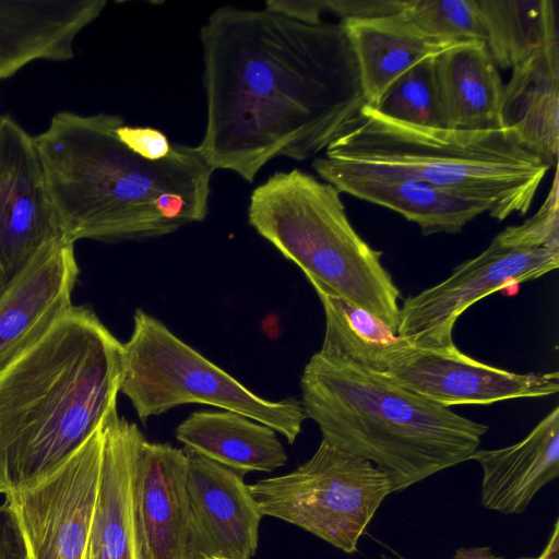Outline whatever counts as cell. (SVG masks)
Listing matches in <instances>:
<instances>
[{"mask_svg": "<svg viewBox=\"0 0 559 559\" xmlns=\"http://www.w3.org/2000/svg\"><path fill=\"white\" fill-rule=\"evenodd\" d=\"M433 57L419 61L404 72L371 108L380 116L394 121L443 128L437 100Z\"/></svg>", "mask_w": 559, "mask_h": 559, "instance_id": "26", "label": "cell"}, {"mask_svg": "<svg viewBox=\"0 0 559 559\" xmlns=\"http://www.w3.org/2000/svg\"><path fill=\"white\" fill-rule=\"evenodd\" d=\"M104 424L52 469L3 495L27 559H84L99 484Z\"/></svg>", "mask_w": 559, "mask_h": 559, "instance_id": "9", "label": "cell"}, {"mask_svg": "<svg viewBox=\"0 0 559 559\" xmlns=\"http://www.w3.org/2000/svg\"><path fill=\"white\" fill-rule=\"evenodd\" d=\"M105 0H0V81L36 60L68 61Z\"/></svg>", "mask_w": 559, "mask_h": 559, "instance_id": "16", "label": "cell"}, {"mask_svg": "<svg viewBox=\"0 0 559 559\" xmlns=\"http://www.w3.org/2000/svg\"><path fill=\"white\" fill-rule=\"evenodd\" d=\"M400 13L424 34L445 45L486 39L477 0H403Z\"/></svg>", "mask_w": 559, "mask_h": 559, "instance_id": "27", "label": "cell"}, {"mask_svg": "<svg viewBox=\"0 0 559 559\" xmlns=\"http://www.w3.org/2000/svg\"><path fill=\"white\" fill-rule=\"evenodd\" d=\"M248 222L310 284L371 312L395 333L401 290L353 227L341 192L300 169L277 171L251 193Z\"/></svg>", "mask_w": 559, "mask_h": 559, "instance_id": "6", "label": "cell"}, {"mask_svg": "<svg viewBox=\"0 0 559 559\" xmlns=\"http://www.w3.org/2000/svg\"><path fill=\"white\" fill-rule=\"evenodd\" d=\"M355 175L419 180L489 206L501 222L525 215L550 168L506 129L457 131L394 121L364 105L324 151Z\"/></svg>", "mask_w": 559, "mask_h": 559, "instance_id": "5", "label": "cell"}, {"mask_svg": "<svg viewBox=\"0 0 559 559\" xmlns=\"http://www.w3.org/2000/svg\"><path fill=\"white\" fill-rule=\"evenodd\" d=\"M547 559H559V540L554 544Z\"/></svg>", "mask_w": 559, "mask_h": 559, "instance_id": "36", "label": "cell"}, {"mask_svg": "<svg viewBox=\"0 0 559 559\" xmlns=\"http://www.w3.org/2000/svg\"><path fill=\"white\" fill-rule=\"evenodd\" d=\"M403 0H328V12L335 13L340 21L349 19H369L401 10Z\"/></svg>", "mask_w": 559, "mask_h": 559, "instance_id": "30", "label": "cell"}, {"mask_svg": "<svg viewBox=\"0 0 559 559\" xmlns=\"http://www.w3.org/2000/svg\"><path fill=\"white\" fill-rule=\"evenodd\" d=\"M559 540V522H555L549 539L538 557L534 558H519V559H547L554 544Z\"/></svg>", "mask_w": 559, "mask_h": 559, "instance_id": "34", "label": "cell"}, {"mask_svg": "<svg viewBox=\"0 0 559 559\" xmlns=\"http://www.w3.org/2000/svg\"><path fill=\"white\" fill-rule=\"evenodd\" d=\"M350 40L366 105L374 107L386 88L419 61L452 45L419 31L400 11L342 21Z\"/></svg>", "mask_w": 559, "mask_h": 559, "instance_id": "22", "label": "cell"}, {"mask_svg": "<svg viewBox=\"0 0 559 559\" xmlns=\"http://www.w3.org/2000/svg\"><path fill=\"white\" fill-rule=\"evenodd\" d=\"M265 9L306 23H319L328 12L326 0H269Z\"/></svg>", "mask_w": 559, "mask_h": 559, "instance_id": "31", "label": "cell"}, {"mask_svg": "<svg viewBox=\"0 0 559 559\" xmlns=\"http://www.w3.org/2000/svg\"><path fill=\"white\" fill-rule=\"evenodd\" d=\"M384 559H391V558H384Z\"/></svg>", "mask_w": 559, "mask_h": 559, "instance_id": "38", "label": "cell"}, {"mask_svg": "<svg viewBox=\"0 0 559 559\" xmlns=\"http://www.w3.org/2000/svg\"><path fill=\"white\" fill-rule=\"evenodd\" d=\"M84 559H109L102 550L87 547Z\"/></svg>", "mask_w": 559, "mask_h": 559, "instance_id": "35", "label": "cell"}, {"mask_svg": "<svg viewBox=\"0 0 559 559\" xmlns=\"http://www.w3.org/2000/svg\"><path fill=\"white\" fill-rule=\"evenodd\" d=\"M117 135L133 153L147 160H160L167 157L174 147V143L163 131L152 127H132L123 123L117 129Z\"/></svg>", "mask_w": 559, "mask_h": 559, "instance_id": "29", "label": "cell"}, {"mask_svg": "<svg viewBox=\"0 0 559 559\" xmlns=\"http://www.w3.org/2000/svg\"><path fill=\"white\" fill-rule=\"evenodd\" d=\"M200 38L206 119L198 147L214 170L252 182L276 157L316 158L366 104L342 21L224 5Z\"/></svg>", "mask_w": 559, "mask_h": 559, "instance_id": "1", "label": "cell"}, {"mask_svg": "<svg viewBox=\"0 0 559 559\" xmlns=\"http://www.w3.org/2000/svg\"><path fill=\"white\" fill-rule=\"evenodd\" d=\"M311 285L325 316L324 338L319 352L382 372L404 340L371 312L318 284Z\"/></svg>", "mask_w": 559, "mask_h": 559, "instance_id": "25", "label": "cell"}, {"mask_svg": "<svg viewBox=\"0 0 559 559\" xmlns=\"http://www.w3.org/2000/svg\"><path fill=\"white\" fill-rule=\"evenodd\" d=\"M300 388L322 440L371 462L392 492L471 460L488 431L380 371L320 352L305 366Z\"/></svg>", "mask_w": 559, "mask_h": 559, "instance_id": "4", "label": "cell"}, {"mask_svg": "<svg viewBox=\"0 0 559 559\" xmlns=\"http://www.w3.org/2000/svg\"><path fill=\"white\" fill-rule=\"evenodd\" d=\"M115 114H56L33 136L59 230L70 243L144 240L204 221L215 171L198 145L160 160L133 153Z\"/></svg>", "mask_w": 559, "mask_h": 559, "instance_id": "2", "label": "cell"}, {"mask_svg": "<svg viewBox=\"0 0 559 559\" xmlns=\"http://www.w3.org/2000/svg\"><path fill=\"white\" fill-rule=\"evenodd\" d=\"M488 50L498 69L512 70L543 47L559 41L552 0H477Z\"/></svg>", "mask_w": 559, "mask_h": 559, "instance_id": "24", "label": "cell"}, {"mask_svg": "<svg viewBox=\"0 0 559 559\" xmlns=\"http://www.w3.org/2000/svg\"><path fill=\"white\" fill-rule=\"evenodd\" d=\"M80 267L74 243L41 247L0 290V369L69 308Z\"/></svg>", "mask_w": 559, "mask_h": 559, "instance_id": "14", "label": "cell"}, {"mask_svg": "<svg viewBox=\"0 0 559 559\" xmlns=\"http://www.w3.org/2000/svg\"><path fill=\"white\" fill-rule=\"evenodd\" d=\"M122 343L71 305L0 369V493L46 474L117 409Z\"/></svg>", "mask_w": 559, "mask_h": 559, "instance_id": "3", "label": "cell"}, {"mask_svg": "<svg viewBox=\"0 0 559 559\" xmlns=\"http://www.w3.org/2000/svg\"><path fill=\"white\" fill-rule=\"evenodd\" d=\"M1 495V493H0Z\"/></svg>", "mask_w": 559, "mask_h": 559, "instance_id": "39", "label": "cell"}, {"mask_svg": "<svg viewBox=\"0 0 559 559\" xmlns=\"http://www.w3.org/2000/svg\"><path fill=\"white\" fill-rule=\"evenodd\" d=\"M5 278L3 277V275L0 273V290L2 289L3 285L5 284Z\"/></svg>", "mask_w": 559, "mask_h": 559, "instance_id": "37", "label": "cell"}, {"mask_svg": "<svg viewBox=\"0 0 559 559\" xmlns=\"http://www.w3.org/2000/svg\"><path fill=\"white\" fill-rule=\"evenodd\" d=\"M187 474L183 449L142 441L133 475L138 559H187Z\"/></svg>", "mask_w": 559, "mask_h": 559, "instance_id": "15", "label": "cell"}, {"mask_svg": "<svg viewBox=\"0 0 559 559\" xmlns=\"http://www.w3.org/2000/svg\"><path fill=\"white\" fill-rule=\"evenodd\" d=\"M451 559H503L496 556L489 547L459 548Z\"/></svg>", "mask_w": 559, "mask_h": 559, "instance_id": "33", "label": "cell"}, {"mask_svg": "<svg viewBox=\"0 0 559 559\" xmlns=\"http://www.w3.org/2000/svg\"><path fill=\"white\" fill-rule=\"evenodd\" d=\"M58 237L62 235L33 136L0 115V273L5 281Z\"/></svg>", "mask_w": 559, "mask_h": 559, "instance_id": "13", "label": "cell"}, {"mask_svg": "<svg viewBox=\"0 0 559 559\" xmlns=\"http://www.w3.org/2000/svg\"><path fill=\"white\" fill-rule=\"evenodd\" d=\"M176 438L185 448L241 475L272 472L287 462L275 430L235 412H193L178 425Z\"/></svg>", "mask_w": 559, "mask_h": 559, "instance_id": "23", "label": "cell"}, {"mask_svg": "<svg viewBox=\"0 0 559 559\" xmlns=\"http://www.w3.org/2000/svg\"><path fill=\"white\" fill-rule=\"evenodd\" d=\"M441 124L457 131L503 129L504 84L485 41L452 45L433 57Z\"/></svg>", "mask_w": 559, "mask_h": 559, "instance_id": "20", "label": "cell"}, {"mask_svg": "<svg viewBox=\"0 0 559 559\" xmlns=\"http://www.w3.org/2000/svg\"><path fill=\"white\" fill-rule=\"evenodd\" d=\"M248 487L262 516L298 526L346 554L357 551L392 493L389 478L376 465L324 440L294 471Z\"/></svg>", "mask_w": 559, "mask_h": 559, "instance_id": "8", "label": "cell"}, {"mask_svg": "<svg viewBox=\"0 0 559 559\" xmlns=\"http://www.w3.org/2000/svg\"><path fill=\"white\" fill-rule=\"evenodd\" d=\"M493 240L511 248L559 250V181L557 170L550 190L537 212L520 225L508 226Z\"/></svg>", "mask_w": 559, "mask_h": 559, "instance_id": "28", "label": "cell"}, {"mask_svg": "<svg viewBox=\"0 0 559 559\" xmlns=\"http://www.w3.org/2000/svg\"><path fill=\"white\" fill-rule=\"evenodd\" d=\"M144 436L112 411L104 424L103 460L88 547L109 559H138L133 475Z\"/></svg>", "mask_w": 559, "mask_h": 559, "instance_id": "19", "label": "cell"}, {"mask_svg": "<svg viewBox=\"0 0 559 559\" xmlns=\"http://www.w3.org/2000/svg\"><path fill=\"white\" fill-rule=\"evenodd\" d=\"M0 559H27L21 534L4 501L0 504Z\"/></svg>", "mask_w": 559, "mask_h": 559, "instance_id": "32", "label": "cell"}, {"mask_svg": "<svg viewBox=\"0 0 559 559\" xmlns=\"http://www.w3.org/2000/svg\"><path fill=\"white\" fill-rule=\"evenodd\" d=\"M559 266V250L506 247L493 239L442 282L404 299L396 334L419 348L455 346L453 330L471 306L509 285L538 278Z\"/></svg>", "mask_w": 559, "mask_h": 559, "instance_id": "10", "label": "cell"}, {"mask_svg": "<svg viewBox=\"0 0 559 559\" xmlns=\"http://www.w3.org/2000/svg\"><path fill=\"white\" fill-rule=\"evenodd\" d=\"M501 127L527 151L556 166L559 152V41L512 69L504 85Z\"/></svg>", "mask_w": 559, "mask_h": 559, "instance_id": "21", "label": "cell"}, {"mask_svg": "<svg viewBox=\"0 0 559 559\" xmlns=\"http://www.w3.org/2000/svg\"><path fill=\"white\" fill-rule=\"evenodd\" d=\"M183 450L188 459L187 559H251L262 514L243 475Z\"/></svg>", "mask_w": 559, "mask_h": 559, "instance_id": "12", "label": "cell"}, {"mask_svg": "<svg viewBox=\"0 0 559 559\" xmlns=\"http://www.w3.org/2000/svg\"><path fill=\"white\" fill-rule=\"evenodd\" d=\"M312 167L341 193L392 210L418 225L426 236L460 233L474 218L489 213L483 202L424 181L349 174L322 157L313 158Z\"/></svg>", "mask_w": 559, "mask_h": 559, "instance_id": "18", "label": "cell"}, {"mask_svg": "<svg viewBox=\"0 0 559 559\" xmlns=\"http://www.w3.org/2000/svg\"><path fill=\"white\" fill-rule=\"evenodd\" d=\"M122 346L119 392L144 424L176 406L199 403L266 425L290 444L301 432L307 416L299 400L274 402L254 394L142 309H136Z\"/></svg>", "mask_w": 559, "mask_h": 559, "instance_id": "7", "label": "cell"}, {"mask_svg": "<svg viewBox=\"0 0 559 559\" xmlns=\"http://www.w3.org/2000/svg\"><path fill=\"white\" fill-rule=\"evenodd\" d=\"M471 460L483 471L480 502L506 515L524 512L559 475V407L550 411L521 441L477 450Z\"/></svg>", "mask_w": 559, "mask_h": 559, "instance_id": "17", "label": "cell"}, {"mask_svg": "<svg viewBox=\"0 0 559 559\" xmlns=\"http://www.w3.org/2000/svg\"><path fill=\"white\" fill-rule=\"evenodd\" d=\"M382 373L396 384L447 407L546 397L559 391L557 371L516 373L478 361L456 346L419 348L405 341Z\"/></svg>", "mask_w": 559, "mask_h": 559, "instance_id": "11", "label": "cell"}]
</instances>
